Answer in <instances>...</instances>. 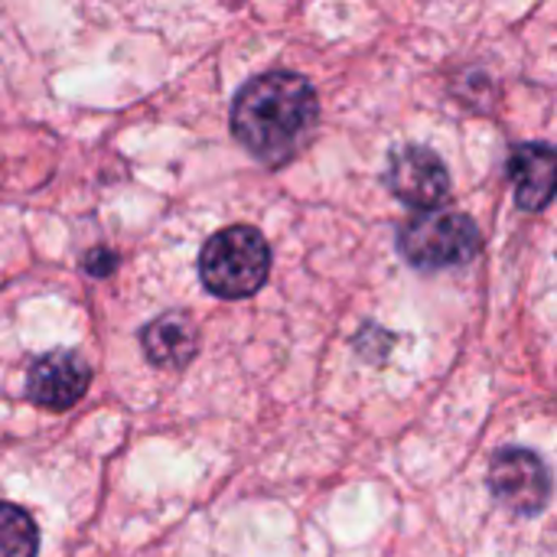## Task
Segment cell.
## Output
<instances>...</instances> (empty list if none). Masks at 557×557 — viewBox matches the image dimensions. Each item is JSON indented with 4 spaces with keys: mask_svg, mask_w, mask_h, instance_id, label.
<instances>
[{
    "mask_svg": "<svg viewBox=\"0 0 557 557\" xmlns=\"http://www.w3.org/2000/svg\"><path fill=\"white\" fill-rule=\"evenodd\" d=\"M317 114V91L307 78L294 72H264L235 95L232 131L251 157L281 166L304 150Z\"/></svg>",
    "mask_w": 557,
    "mask_h": 557,
    "instance_id": "obj_1",
    "label": "cell"
},
{
    "mask_svg": "<svg viewBox=\"0 0 557 557\" xmlns=\"http://www.w3.org/2000/svg\"><path fill=\"white\" fill-rule=\"evenodd\" d=\"M271 271L268 242L245 225H232L212 235L199 255V277L202 284L225 300H238L255 294Z\"/></svg>",
    "mask_w": 557,
    "mask_h": 557,
    "instance_id": "obj_2",
    "label": "cell"
},
{
    "mask_svg": "<svg viewBox=\"0 0 557 557\" xmlns=\"http://www.w3.org/2000/svg\"><path fill=\"white\" fill-rule=\"evenodd\" d=\"M401 255L421 271H444L473 261L480 251V228L470 215L454 209L418 212L398 235Z\"/></svg>",
    "mask_w": 557,
    "mask_h": 557,
    "instance_id": "obj_3",
    "label": "cell"
},
{
    "mask_svg": "<svg viewBox=\"0 0 557 557\" xmlns=\"http://www.w3.org/2000/svg\"><path fill=\"white\" fill-rule=\"evenodd\" d=\"M490 486H493L496 499L519 516H539L552 496V476H548L542 457L532 450H519V447L503 450L493 460Z\"/></svg>",
    "mask_w": 557,
    "mask_h": 557,
    "instance_id": "obj_4",
    "label": "cell"
},
{
    "mask_svg": "<svg viewBox=\"0 0 557 557\" xmlns=\"http://www.w3.org/2000/svg\"><path fill=\"white\" fill-rule=\"evenodd\" d=\"M388 186L411 209L431 212L447 199L450 176H447L444 160L434 150H428V147H401V150L392 153Z\"/></svg>",
    "mask_w": 557,
    "mask_h": 557,
    "instance_id": "obj_5",
    "label": "cell"
},
{
    "mask_svg": "<svg viewBox=\"0 0 557 557\" xmlns=\"http://www.w3.org/2000/svg\"><path fill=\"white\" fill-rule=\"evenodd\" d=\"M88 382H91L88 366L75 352L55 349L33 362L26 392L33 405L49 408V411H65L88 392Z\"/></svg>",
    "mask_w": 557,
    "mask_h": 557,
    "instance_id": "obj_6",
    "label": "cell"
},
{
    "mask_svg": "<svg viewBox=\"0 0 557 557\" xmlns=\"http://www.w3.org/2000/svg\"><path fill=\"white\" fill-rule=\"evenodd\" d=\"M516 199L525 212H542L555 196V150L548 144H519L509 157Z\"/></svg>",
    "mask_w": 557,
    "mask_h": 557,
    "instance_id": "obj_7",
    "label": "cell"
},
{
    "mask_svg": "<svg viewBox=\"0 0 557 557\" xmlns=\"http://www.w3.org/2000/svg\"><path fill=\"white\" fill-rule=\"evenodd\" d=\"M144 352L153 366H170V369H183L199 343H196V326L186 313L173 310V313H163L157 317L147 330H144Z\"/></svg>",
    "mask_w": 557,
    "mask_h": 557,
    "instance_id": "obj_8",
    "label": "cell"
},
{
    "mask_svg": "<svg viewBox=\"0 0 557 557\" xmlns=\"http://www.w3.org/2000/svg\"><path fill=\"white\" fill-rule=\"evenodd\" d=\"M39 532L33 519L10 503H0V557H36Z\"/></svg>",
    "mask_w": 557,
    "mask_h": 557,
    "instance_id": "obj_9",
    "label": "cell"
}]
</instances>
